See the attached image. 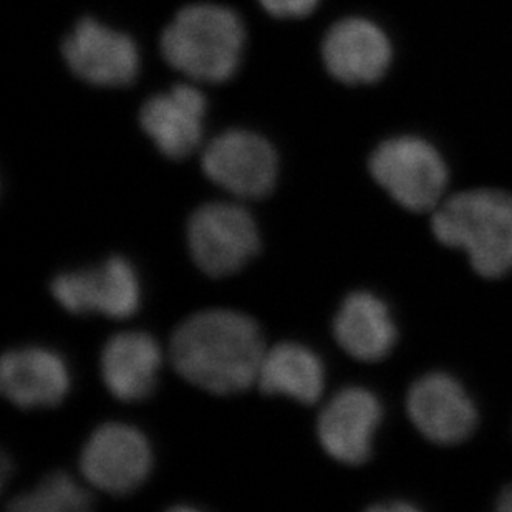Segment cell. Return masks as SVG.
I'll use <instances>...</instances> for the list:
<instances>
[{"label":"cell","instance_id":"1","mask_svg":"<svg viewBox=\"0 0 512 512\" xmlns=\"http://www.w3.org/2000/svg\"><path fill=\"white\" fill-rule=\"evenodd\" d=\"M266 343L261 327L236 310H203L174 330L170 360L179 377L214 395H234L256 383Z\"/></svg>","mask_w":512,"mask_h":512},{"label":"cell","instance_id":"2","mask_svg":"<svg viewBox=\"0 0 512 512\" xmlns=\"http://www.w3.org/2000/svg\"><path fill=\"white\" fill-rule=\"evenodd\" d=\"M436 239L468 254L479 276L496 279L512 271V194L473 189L440 204L431 218Z\"/></svg>","mask_w":512,"mask_h":512},{"label":"cell","instance_id":"3","mask_svg":"<svg viewBox=\"0 0 512 512\" xmlns=\"http://www.w3.org/2000/svg\"><path fill=\"white\" fill-rule=\"evenodd\" d=\"M244 45L241 20L219 5L179 10L161 37L166 62L201 82H224L236 72Z\"/></svg>","mask_w":512,"mask_h":512},{"label":"cell","instance_id":"4","mask_svg":"<svg viewBox=\"0 0 512 512\" xmlns=\"http://www.w3.org/2000/svg\"><path fill=\"white\" fill-rule=\"evenodd\" d=\"M370 171L397 203L415 213L438 208L448 183L440 153L415 136L393 138L378 146Z\"/></svg>","mask_w":512,"mask_h":512},{"label":"cell","instance_id":"5","mask_svg":"<svg viewBox=\"0 0 512 512\" xmlns=\"http://www.w3.org/2000/svg\"><path fill=\"white\" fill-rule=\"evenodd\" d=\"M188 244L194 264L204 274L228 277L256 256L261 239L256 221L246 208L209 203L189 218Z\"/></svg>","mask_w":512,"mask_h":512},{"label":"cell","instance_id":"6","mask_svg":"<svg viewBox=\"0 0 512 512\" xmlns=\"http://www.w3.org/2000/svg\"><path fill=\"white\" fill-rule=\"evenodd\" d=\"M151 468L153 453L143 433L115 421L93 431L80 456L83 478L93 488L115 496L140 488Z\"/></svg>","mask_w":512,"mask_h":512},{"label":"cell","instance_id":"7","mask_svg":"<svg viewBox=\"0 0 512 512\" xmlns=\"http://www.w3.org/2000/svg\"><path fill=\"white\" fill-rule=\"evenodd\" d=\"M52 295L70 314L95 312L118 320L135 315L141 302L135 267L120 256L102 266L60 274L52 282Z\"/></svg>","mask_w":512,"mask_h":512},{"label":"cell","instance_id":"8","mask_svg":"<svg viewBox=\"0 0 512 512\" xmlns=\"http://www.w3.org/2000/svg\"><path fill=\"white\" fill-rule=\"evenodd\" d=\"M203 170L237 198H266L276 186L277 155L271 143L256 133L226 131L204 150Z\"/></svg>","mask_w":512,"mask_h":512},{"label":"cell","instance_id":"9","mask_svg":"<svg viewBox=\"0 0 512 512\" xmlns=\"http://www.w3.org/2000/svg\"><path fill=\"white\" fill-rule=\"evenodd\" d=\"M63 57L77 77L98 87H123L133 82L140 57L133 40L83 19L63 42Z\"/></svg>","mask_w":512,"mask_h":512},{"label":"cell","instance_id":"10","mask_svg":"<svg viewBox=\"0 0 512 512\" xmlns=\"http://www.w3.org/2000/svg\"><path fill=\"white\" fill-rule=\"evenodd\" d=\"M406 408L421 435L438 445H456L466 440L478 423L476 408L468 393L445 373H430L413 383Z\"/></svg>","mask_w":512,"mask_h":512},{"label":"cell","instance_id":"11","mask_svg":"<svg viewBox=\"0 0 512 512\" xmlns=\"http://www.w3.org/2000/svg\"><path fill=\"white\" fill-rule=\"evenodd\" d=\"M382 421V405L365 388L337 393L319 416V440L329 456L343 464H362L372 455V440Z\"/></svg>","mask_w":512,"mask_h":512},{"label":"cell","instance_id":"12","mask_svg":"<svg viewBox=\"0 0 512 512\" xmlns=\"http://www.w3.org/2000/svg\"><path fill=\"white\" fill-rule=\"evenodd\" d=\"M70 388L67 363L44 347L15 348L0 362V390L19 408H52L62 403Z\"/></svg>","mask_w":512,"mask_h":512},{"label":"cell","instance_id":"13","mask_svg":"<svg viewBox=\"0 0 512 512\" xmlns=\"http://www.w3.org/2000/svg\"><path fill=\"white\" fill-rule=\"evenodd\" d=\"M206 100L189 85L153 97L141 108L140 121L146 135L171 160L188 158L203 136Z\"/></svg>","mask_w":512,"mask_h":512},{"label":"cell","instance_id":"14","mask_svg":"<svg viewBox=\"0 0 512 512\" xmlns=\"http://www.w3.org/2000/svg\"><path fill=\"white\" fill-rule=\"evenodd\" d=\"M325 67L343 83H370L387 72L392 47L377 25L362 19L342 20L324 40Z\"/></svg>","mask_w":512,"mask_h":512},{"label":"cell","instance_id":"15","mask_svg":"<svg viewBox=\"0 0 512 512\" xmlns=\"http://www.w3.org/2000/svg\"><path fill=\"white\" fill-rule=\"evenodd\" d=\"M160 367V347L145 332L113 335L100 358L103 383L121 401H140L151 395Z\"/></svg>","mask_w":512,"mask_h":512},{"label":"cell","instance_id":"16","mask_svg":"<svg viewBox=\"0 0 512 512\" xmlns=\"http://www.w3.org/2000/svg\"><path fill=\"white\" fill-rule=\"evenodd\" d=\"M335 340L362 362H378L392 352L397 327L387 304L370 292H353L343 300L334 320Z\"/></svg>","mask_w":512,"mask_h":512},{"label":"cell","instance_id":"17","mask_svg":"<svg viewBox=\"0 0 512 512\" xmlns=\"http://www.w3.org/2000/svg\"><path fill=\"white\" fill-rule=\"evenodd\" d=\"M256 383L266 395H284L312 405L324 392V365L300 343H277L264 353Z\"/></svg>","mask_w":512,"mask_h":512},{"label":"cell","instance_id":"18","mask_svg":"<svg viewBox=\"0 0 512 512\" xmlns=\"http://www.w3.org/2000/svg\"><path fill=\"white\" fill-rule=\"evenodd\" d=\"M92 506L90 491L65 473L45 476L32 491L9 503L10 511L15 512H83Z\"/></svg>","mask_w":512,"mask_h":512},{"label":"cell","instance_id":"19","mask_svg":"<svg viewBox=\"0 0 512 512\" xmlns=\"http://www.w3.org/2000/svg\"><path fill=\"white\" fill-rule=\"evenodd\" d=\"M262 7L279 19L304 17L315 9L319 0H259Z\"/></svg>","mask_w":512,"mask_h":512},{"label":"cell","instance_id":"20","mask_svg":"<svg viewBox=\"0 0 512 512\" xmlns=\"http://www.w3.org/2000/svg\"><path fill=\"white\" fill-rule=\"evenodd\" d=\"M372 511H395V512H405V511H416L415 506L410 503H393L392 506H385V504H380V506H373Z\"/></svg>","mask_w":512,"mask_h":512},{"label":"cell","instance_id":"21","mask_svg":"<svg viewBox=\"0 0 512 512\" xmlns=\"http://www.w3.org/2000/svg\"><path fill=\"white\" fill-rule=\"evenodd\" d=\"M499 511L512 512V486L504 489L503 494L499 496Z\"/></svg>","mask_w":512,"mask_h":512}]
</instances>
